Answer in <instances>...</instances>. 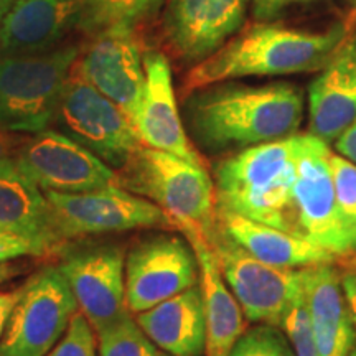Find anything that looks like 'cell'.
<instances>
[{
	"label": "cell",
	"mask_w": 356,
	"mask_h": 356,
	"mask_svg": "<svg viewBox=\"0 0 356 356\" xmlns=\"http://www.w3.org/2000/svg\"><path fill=\"white\" fill-rule=\"evenodd\" d=\"M193 139L210 152L244 150L299 132L304 92L291 83H216L185 96Z\"/></svg>",
	"instance_id": "obj_1"
},
{
	"label": "cell",
	"mask_w": 356,
	"mask_h": 356,
	"mask_svg": "<svg viewBox=\"0 0 356 356\" xmlns=\"http://www.w3.org/2000/svg\"><path fill=\"white\" fill-rule=\"evenodd\" d=\"M350 30L345 22L323 32L259 22L241 29L215 53L195 65L184 79L181 95L246 76H284L320 71Z\"/></svg>",
	"instance_id": "obj_2"
},
{
	"label": "cell",
	"mask_w": 356,
	"mask_h": 356,
	"mask_svg": "<svg viewBox=\"0 0 356 356\" xmlns=\"http://www.w3.org/2000/svg\"><path fill=\"white\" fill-rule=\"evenodd\" d=\"M299 147L300 134H293L221 160L213 184L216 210L300 236L293 200Z\"/></svg>",
	"instance_id": "obj_3"
},
{
	"label": "cell",
	"mask_w": 356,
	"mask_h": 356,
	"mask_svg": "<svg viewBox=\"0 0 356 356\" xmlns=\"http://www.w3.org/2000/svg\"><path fill=\"white\" fill-rule=\"evenodd\" d=\"M119 186L157 204L177 229L197 228L210 238L216 200L207 167L142 145L118 170Z\"/></svg>",
	"instance_id": "obj_4"
},
{
	"label": "cell",
	"mask_w": 356,
	"mask_h": 356,
	"mask_svg": "<svg viewBox=\"0 0 356 356\" xmlns=\"http://www.w3.org/2000/svg\"><path fill=\"white\" fill-rule=\"evenodd\" d=\"M79 50L68 43L42 55L0 53V126L13 134L48 129Z\"/></svg>",
	"instance_id": "obj_5"
},
{
	"label": "cell",
	"mask_w": 356,
	"mask_h": 356,
	"mask_svg": "<svg viewBox=\"0 0 356 356\" xmlns=\"http://www.w3.org/2000/svg\"><path fill=\"white\" fill-rule=\"evenodd\" d=\"M61 132L91 150L111 168H122L142 140L134 122L113 101L102 96L71 70L55 115Z\"/></svg>",
	"instance_id": "obj_6"
},
{
	"label": "cell",
	"mask_w": 356,
	"mask_h": 356,
	"mask_svg": "<svg viewBox=\"0 0 356 356\" xmlns=\"http://www.w3.org/2000/svg\"><path fill=\"white\" fill-rule=\"evenodd\" d=\"M78 304L58 266L35 273L0 338V356H44L65 335Z\"/></svg>",
	"instance_id": "obj_7"
},
{
	"label": "cell",
	"mask_w": 356,
	"mask_h": 356,
	"mask_svg": "<svg viewBox=\"0 0 356 356\" xmlns=\"http://www.w3.org/2000/svg\"><path fill=\"white\" fill-rule=\"evenodd\" d=\"M208 243L244 317L280 327L287 305L304 287V269L275 267L256 259L222 233L218 222Z\"/></svg>",
	"instance_id": "obj_8"
},
{
	"label": "cell",
	"mask_w": 356,
	"mask_h": 356,
	"mask_svg": "<svg viewBox=\"0 0 356 356\" xmlns=\"http://www.w3.org/2000/svg\"><path fill=\"white\" fill-rule=\"evenodd\" d=\"M43 193L65 241L137 228H175L162 208L119 185L88 193Z\"/></svg>",
	"instance_id": "obj_9"
},
{
	"label": "cell",
	"mask_w": 356,
	"mask_h": 356,
	"mask_svg": "<svg viewBox=\"0 0 356 356\" xmlns=\"http://www.w3.org/2000/svg\"><path fill=\"white\" fill-rule=\"evenodd\" d=\"M13 160L42 191L88 193L119 185L114 168L66 134L51 129L32 134Z\"/></svg>",
	"instance_id": "obj_10"
},
{
	"label": "cell",
	"mask_w": 356,
	"mask_h": 356,
	"mask_svg": "<svg viewBox=\"0 0 356 356\" xmlns=\"http://www.w3.org/2000/svg\"><path fill=\"white\" fill-rule=\"evenodd\" d=\"M58 269L73 292L78 312L96 333L131 315L126 302V256L118 244L63 249Z\"/></svg>",
	"instance_id": "obj_11"
},
{
	"label": "cell",
	"mask_w": 356,
	"mask_h": 356,
	"mask_svg": "<svg viewBox=\"0 0 356 356\" xmlns=\"http://www.w3.org/2000/svg\"><path fill=\"white\" fill-rule=\"evenodd\" d=\"M330 149L312 134H300L293 200L299 233L337 257H350L351 248L337 213L330 172Z\"/></svg>",
	"instance_id": "obj_12"
},
{
	"label": "cell",
	"mask_w": 356,
	"mask_h": 356,
	"mask_svg": "<svg viewBox=\"0 0 356 356\" xmlns=\"http://www.w3.org/2000/svg\"><path fill=\"white\" fill-rule=\"evenodd\" d=\"M124 277L129 310L140 314L197 286V256L190 243L177 236H154L129 251Z\"/></svg>",
	"instance_id": "obj_13"
},
{
	"label": "cell",
	"mask_w": 356,
	"mask_h": 356,
	"mask_svg": "<svg viewBox=\"0 0 356 356\" xmlns=\"http://www.w3.org/2000/svg\"><path fill=\"white\" fill-rule=\"evenodd\" d=\"M251 0H165L162 33L178 60L197 65L243 29Z\"/></svg>",
	"instance_id": "obj_14"
},
{
	"label": "cell",
	"mask_w": 356,
	"mask_h": 356,
	"mask_svg": "<svg viewBox=\"0 0 356 356\" xmlns=\"http://www.w3.org/2000/svg\"><path fill=\"white\" fill-rule=\"evenodd\" d=\"M84 81L119 106L134 122L145 84L139 37L102 33L86 38L74 63Z\"/></svg>",
	"instance_id": "obj_15"
},
{
	"label": "cell",
	"mask_w": 356,
	"mask_h": 356,
	"mask_svg": "<svg viewBox=\"0 0 356 356\" xmlns=\"http://www.w3.org/2000/svg\"><path fill=\"white\" fill-rule=\"evenodd\" d=\"M144 92L139 111L134 119V126L142 144L204 165L202 155L197 152L186 136L178 113L172 70L167 56L162 51L147 50L144 53Z\"/></svg>",
	"instance_id": "obj_16"
},
{
	"label": "cell",
	"mask_w": 356,
	"mask_h": 356,
	"mask_svg": "<svg viewBox=\"0 0 356 356\" xmlns=\"http://www.w3.org/2000/svg\"><path fill=\"white\" fill-rule=\"evenodd\" d=\"M84 0H13L0 26V53L42 55L81 33Z\"/></svg>",
	"instance_id": "obj_17"
},
{
	"label": "cell",
	"mask_w": 356,
	"mask_h": 356,
	"mask_svg": "<svg viewBox=\"0 0 356 356\" xmlns=\"http://www.w3.org/2000/svg\"><path fill=\"white\" fill-rule=\"evenodd\" d=\"M0 229L32 244L38 257L63 252L66 244L44 193L13 159L0 163Z\"/></svg>",
	"instance_id": "obj_18"
},
{
	"label": "cell",
	"mask_w": 356,
	"mask_h": 356,
	"mask_svg": "<svg viewBox=\"0 0 356 356\" xmlns=\"http://www.w3.org/2000/svg\"><path fill=\"white\" fill-rule=\"evenodd\" d=\"M356 119V29L309 86V134L335 140Z\"/></svg>",
	"instance_id": "obj_19"
},
{
	"label": "cell",
	"mask_w": 356,
	"mask_h": 356,
	"mask_svg": "<svg viewBox=\"0 0 356 356\" xmlns=\"http://www.w3.org/2000/svg\"><path fill=\"white\" fill-rule=\"evenodd\" d=\"M193 248L198 262L200 289L207 318V356H226L244 333V318L239 302L222 280L215 252L207 236L197 228H180Z\"/></svg>",
	"instance_id": "obj_20"
},
{
	"label": "cell",
	"mask_w": 356,
	"mask_h": 356,
	"mask_svg": "<svg viewBox=\"0 0 356 356\" xmlns=\"http://www.w3.org/2000/svg\"><path fill=\"white\" fill-rule=\"evenodd\" d=\"M304 289L318 356H355L356 327L332 264L304 267Z\"/></svg>",
	"instance_id": "obj_21"
},
{
	"label": "cell",
	"mask_w": 356,
	"mask_h": 356,
	"mask_svg": "<svg viewBox=\"0 0 356 356\" xmlns=\"http://www.w3.org/2000/svg\"><path fill=\"white\" fill-rule=\"evenodd\" d=\"M136 322L159 348L172 356H202L207 318L200 284L137 314Z\"/></svg>",
	"instance_id": "obj_22"
},
{
	"label": "cell",
	"mask_w": 356,
	"mask_h": 356,
	"mask_svg": "<svg viewBox=\"0 0 356 356\" xmlns=\"http://www.w3.org/2000/svg\"><path fill=\"white\" fill-rule=\"evenodd\" d=\"M216 222L222 233L251 256L275 267H310L333 264L337 256L309 239L252 221L249 218L216 210Z\"/></svg>",
	"instance_id": "obj_23"
},
{
	"label": "cell",
	"mask_w": 356,
	"mask_h": 356,
	"mask_svg": "<svg viewBox=\"0 0 356 356\" xmlns=\"http://www.w3.org/2000/svg\"><path fill=\"white\" fill-rule=\"evenodd\" d=\"M165 0H84L81 35L89 38L102 33L139 37L163 10Z\"/></svg>",
	"instance_id": "obj_24"
},
{
	"label": "cell",
	"mask_w": 356,
	"mask_h": 356,
	"mask_svg": "<svg viewBox=\"0 0 356 356\" xmlns=\"http://www.w3.org/2000/svg\"><path fill=\"white\" fill-rule=\"evenodd\" d=\"M97 335V356H172L145 335L131 315L124 317Z\"/></svg>",
	"instance_id": "obj_25"
},
{
	"label": "cell",
	"mask_w": 356,
	"mask_h": 356,
	"mask_svg": "<svg viewBox=\"0 0 356 356\" xmlns=\"http://www.w3.org/2000/svg\"><path fill=\"white\" fill-rule=\"evenodd\" d=\"M337 213L351 252H356V165L343 155L330 154ZM351 254V256H353Z\"/></svg>",
	"instance_id": "obj_26"
},
{
	"label": "cell",
	"mask_w": 356,
	"mask_h": 356,
	"mask_svg": "<svg viewBox=\"0 0 356 356\" xmlns=\"http://www.w3.org/2000/svg\"><path fill=\"white\" fill-rule=\"evenodd\" d=\"M280 327L286 332L296 356H318L304 287L287 305Z\"/></svg>",
	"instance_id": "obj_27"
},
{
	"label": "cell",
	"mask_w": 356,
	"mask_h": 356,
	"mask_svg": "<svg viewBox=\"0 0 356 356\" xmlns=\"http://www.w3.org/2000/svg\"><path fill=\"white\" fill-rule=\"evenodd\" d=\"M226 356H296V353L277 327L264 323L244 332Z\"/></svg>",
	"instance_id": "obj_28"
},
{
	"label": "cell",
	"mask_w": 356,
	"mask_h": 356,
	"mask_svg": "<svg viewBox=\"0 0 356 356\" xmlns=\"http://www.w3.org/2000/svg\"><path fill=\"white\" fill-rule=\"evenodd\" d=\"M95 328L81 312H76L66 328L65 335L44 356H97Z\"/></svg>",
	"instance_id": "obj_29"
},
{
	"label": "cell",
	"mask_w": 356,
	"mask_h": 356,
	"mask_svg": "<svg viewBox=\"0 0 356 356\" xmlns=\"http://www.w3.org/2000/svg\"><path fill=\"white\" fill-rule=\"evenodd\" d=\"M315 0H251V13L257 22H270L279 17L286 8L302 3H310Z\"/></svg>",
	"instance_id": "obj_30"
},
{
	"label": "cell",
	"mask_w": 356,
	"mask_h": 356,
	"mask_svg": "<svg viewBox=\"0 0 356 356\" xmlns=\"http://www.w3.org/2000/svg\"><path fill=\"white\" fill-rule=\"evenodd\" d=\"M24 256H37L32 244H29L19 236L2 231L0 233V264L15 261Z\"/></svg>",
	"instance_id": "obj_31"
},
{
	"label": "cell",
	"mask_w": 356,
	"mask_h": 356,
	"mask_svg": "<svg viewBox=\"0 0 356 356\" xmlns=\"http://www.w3.org/2000/svg\"><path fill=\"white\" fill-rule=\"evenodd\" d=\"M335 149L356 165V119L335 139Z\"/></svg>",
	"instance_id": "obj_32"
},
{
	"label": "cell",
	"mask_w": 356,
	"mask_h": 356,
	"mask_svg": "<svg viewBox=\"0 0 356 356\" xmlns=\"http://www.w3.org/2000/svg\"><path fill=\"white\" fill-rule=\"evenodd\" d=\"M22 296V286L12 292H0V338L6 332L7 322Z\"/></svg>",
	"instance_id": "obj_33"
},
{
	"label": "cell",
	"mask_w": 356,
	"mask_h": 356,
	"mask_svg": "<svg viewBox=\"0 0 356 356\" xmlns=\"http://www.w3.org/2000/svg\"><path fill=\"white\" fill-rule=\"evenodd\" d=\"M341 287H343V293L346 299V305H348L351 317H353L355 327H356V273H348L341 275Z\"/></svg>",
	"instance_id": "obj_34"
},
{
	"label": "cell",
	"mask_w": 356,
	"mask_h": 356,
	"mask_svg": "<svg viewBox=\"0 0 356 356\" xmlns=\"http://www.w3.org/2000/svg\"><path fill=\"white\" fill-rule=\"evenodd\" d=\"M12 134L13 132L0 126V163H6L15 157V139H13Z\"/></svg>",
	"instance_id": "obj_35"
},
{
	"label": "cell",
	"mask_w": 356,
	"mask_h": 356,
	"mask_svg": "<svg viewBox=\"0 0 356 356\" xmlns=\"http://www.w3.org/2000/svg\"><path fill=\"white\" fill-rule=\"evenodd\" d=\"M19 273L20 267L12 264V262H3V264H0V286H2L3 282H7L8 279L15 277Z\"/></svg>",
	"instance_id": "obj_36"
},
{
	"label": "cell",
	"mask_w": 356,
	"mask_h": 356,
	"mask_svg": "<svg viewBox=\"0 0 356 356\" xmlns=\"http://www.w3.org/2000/svg\"><path fill=\"white\" fill-rule=\"evenodd\" d=\"M13 0H0V26L3 24V19L7 17L8 10H10Z\"/></svg>",
	"instance_id": "obj_37"
},
{
	"label": "cell",
	"mask_w": 356,
	"mask_h": 356,
	"mask_svg": "<svg viewBox=\"0 0 356 356\" xmlns=\"http://www.w3.org/2000/svg\"><path fill=\"white\" fill-rule=\"evenodd\" d=\"M348 262H346V266H348V270H351V273H356V252L353 256L348 257Z\"/></svg>",
	"instance_id": "obj_38"
},
{
	"label": "cell",
	"mask_w": 356,
	"mask_h": 356,
	"mask_svg": "<svg viewBox=\"0 0 356 356\" xmlns=\"http://www.w3.org/2000/svg\"><path fill=\"white\" fill-rule=\"evenodd\" d=\"M2 231H3V229H0V233H2Z\"/></svg>",
	"instance_id": "obj_39"
},
{
	"label": "cell",
	"mask_w": 356,
	"mask_h": 356,
	"mask_svg": "<svg viewBox=\"0 0 356 356\" xmlns=\"http://www.w3.org/2000/svg\"><path fill=\"white\" fill-rule=\"evenodd\" d=\"M355 356H356V355H355Z\"/></svg>",
	"instance_id": "obj_40"
}]
</instances>
